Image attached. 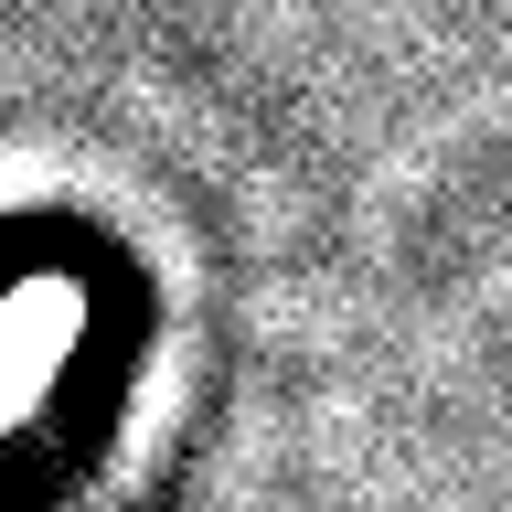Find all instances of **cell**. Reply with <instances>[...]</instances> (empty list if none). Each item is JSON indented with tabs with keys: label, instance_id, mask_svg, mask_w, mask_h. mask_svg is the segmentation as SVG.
I'll use <instances>...</instances> for the list:
<instances>
[{
	"label": "cell",
	"instance_id": "cell-1",
	"mask_svg": "<svg viewBox=\"0 0 512 512\" xmlns=\"http://www.w3.org/2000/svg\"><path fill=\"white\" fill-rule=\"evenodd\" d=\"M75 331H86V288L75 278H22L0 299V438L54 395V374L75 363Z\"/></svg>",
	"mask_w": 512,
	"mask_h": 512
}]
</instances>
